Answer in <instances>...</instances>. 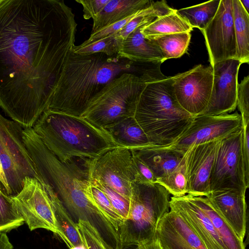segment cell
Segmentation results:
<instances>
[{
	"label": "cell",
	"mask_w": 249,
	"mask_h": 249,
	"mask_svg": "<svg viewBox=\"0 0 249 249\" xmlns=\"http://www.w3.org/2000/svg\"><path fill=\"white\" fill-rule=\"evenodd\" d=\"M77 25L63 0L0 3V107L23 128L48 109Z\"/></svg>",
	"instance_id": "cell-1"
},
{
	"label": "cell",
	"mask_w": 249,
	"mask_h": 249,
	"mask_svg": "<svg viewBox=\"0 0 249 249\" xmlns=\"http://www.w3.org/2000/svg\"><path fill=\"white\" fill-rule=\"evenodd\" d=\"M133 62L103 53L72 50L63 67L48 109L81 117L90 101L109 82L135 69Z\"/></svg>",
	"instance_id": "cell-2"
},
{
	"label": "cell",
	"mask_w": 249,
	"mask_h": 249,
	"mask_svg": "<svg viewBox=\"0 0 249 249\" xmlns=\"http://www.w3.org/2000/svg\"><path fill=\"white\" fill-rule=\"evenodd\" d=\"M47 148L61 162L98 157L119 147L110 135L84 119L48 109L33 127Z\"/></svg>",
	"instance_id": "cell-3"
},
{
	"label": "cell",
	"mask_w": 249,
	"mask_h": 249,
	"mask_svg": "<svg viewBox=\"0 0 249 249\" xmlns=\"http://www.w3.org/2000/svg\"><path fill=\"white\" fill-rule=\"evenodd\" d=\"M173 82L172 76L147 82L137 103L134 118L150 144L170 145L195 118L178 102Z\"/></svg>",
	"instance_id": "cell-4"
},
{
	"label": "cell",
	"mask_w": 249,
	"mask_h": 249,
	"mask_svg": "<svg viewBox=\"0 0 249 249\" xmlns=\"http://www.w3.org/2000/svg\"><path fill=\"white\" fill-rule=\"evenodd\" d=\"M159 77V69L153 64L140 76L129 72L122 73L107 84L90 101L81 117L104 130L134 117L146 82Z\"/></svg>",
	"instance_id": "cell-5"
},
{
	"label": "cell",
	"mask_w": 249,
	"mask_h": 249,
	"mask_svg": "<svg viewBox=\"0 0 249 249\" xmlns=\"http://www.w3.org/2000/svg\"><path fill=\"white\" fill-rule=\"evenodd\" d=\"M170 195L158 183H132L128 217L120 229L122 248L156 236L159 221L170 211Z\"/></svg>",
	"instance_id": "cell-6"
},
{
	"label": "cell",
	"mask_w": 249,
	"mask_h": 249,
	"mask_svg": "<svg viewBox=\"0 0 249 249\" xmlns=\"http://www.w3.org/2000/svg\"><path fill=\"white\" fill-rule=\"evenodd\" d=\"M23 127L0 113V160L9 186L10 196L22 189L26 177L39 178L25 146Z\"/></svg>",
	"instance_id": "cell-7"
},
{
	"label": "cell",
	"mask_w": 249,
	"mask_h": 249,
	"mask_svg": "<svg viewBox=\"0 0 249 249\" xmlns=\"http://www.w3.org/2000/svg\"><path fill=\"white\" fill-rule=\"evenodd\" d=\"M84 161L85 169L89 178L107 185L130 200L137 172L128 148L119 146Z\"/></svg>",
	"instance_id": "cell-8"
},
{
	"label": "cell",
	"mask_w": 249,
	"mask_h": 249,
	"mask_svg": "<svg viewBox=\"0 0 249 249\" xmlns=\"http://www.w3.org/2000/svg\"><path fill=\"white\" fill-rule=\"evenodd\" d=\"M243 128L220 140L210 178V191L246 192L242 152Z\"/></svg>",
	"instance_id": "cell-9"
},
{
	"label": "cell",
	"mask_w": 249,
	"mask_h": 249,
	"mask_svg": "<svg viewBox=\"0 0 249 249\" xmlns=\"http://www.w3.org/2000/svg\"><path fill=\"white\" fill-rule=\"evenodd\" d=\"M11 197L30 231L44 229L59 235L52 201L38 179L25 178L22 189Z\"/></svg>",
	"instance_id": "cell-10"
},
{
	"label": "cell",
	"mask_w": 249,
	"mask_h": 249,
	"mask_svg": "<svg viewBox=\"0 0 249 249\" xmlns=\"http://www.w3.org/2000/svg\"><path fill=\"white\" fill-rule=\"evenodd\" d=\"M173 78V87L179 105L194 117L206 110L210 98L213 82L211 66L198 65Z\"/></svg>",
	"instance_id": "cell-11"
},
{
	"label": "cell",
	"mask_w": 249,
	"mask_h": 249,
	"mask_svg": "<svg viewBox=\"0 0 249 249\" xmlns=\"http://www.w3.org/2000/svg\"><path fill=\"white\" fill-rule=\"evenodd\" d=\"M243 128L240 114L200 115L173 144L171 148L185 154L194 145L223 139Z\"/></svg>",
	"instance_id": "cell-12"
},
{
	"label": "cell",
	"mask_w": 249,
	"mask_h": 249,
	"mask_svg": "<svg viewBox=\"0 0 249 249\" xmlns=\"http://www.w3.org/2000/svg\"><path fill=\"white\" fill-rule=\"evenodd\" d=\"M211 66L229 59H237L232 16V0H220L217 12L202 31Z\"/></svg>",
	"instance_id": "cell-13"
},
{
	"label": "cell",
	"mask_w": 249,
	"mask_h": 249,
	"mask_svg": "<svg viewBox=\"0 0 249 249\" xmlns=\"http://www.w3.org/2000/svg\"><path fill=\"white\" fill-rule=\"evenodd\" d=\"M242 63L229 59L213 66V82L208 106L201 115H218L230 113L237 107L238 74Z\"/></svg>",
	"instance_id": "cell-14"
},
{
	"label": "cell",
	"mask_w": 249,
	"mask_h": 249,
	"mask_svg": "<svg viewBox=\"0 0 249 249\" xmlns=\"http://www.w3.org/2000/svg\"><path fill=\"white\" fill-rule=\"evenodd\" d=\"M220 140L194 145L186 151L187 194L206 196L211 192L210 178Z\"/></svg>",
	"instance_id": "cell-15"
},
{
	"label": "cell",
	"mask_w": 249,
	"mask_h": 249,
	"mask_svg": "<svg viewBox=\"0 0 249 249\" xmlns=\"http://www.w3.org/2000/svg\"><path fill=\"white\" fill-rule=\"evenodd\" d=\"M246 192L236 189L217 190L211 191L206 196L243 241L247 229Z\"/></svg>",
	"instance_id": "cell-16"
},
{
	"label": "cell",
	"mask_w": 249,
	"mask_h": 249,
	"mask_svg": "<svg viewBox=\"0 0 249 249\" xmlns=\"http://www.w3.org/2000/svg\"><path fill=\"white\" fill-rule=\"evenodd\" d=\"M156 237L163 249H207L187 222L171 210L159 221Z\"/></svg>",
	"instance_id": "cell-17"
},
{
	"label": "cell",
	"mask_w": 249,
	"mask_h": 249,
	"mask_svg": "<svg viewBox=\"0 0 249 249\" xmlns=\"http://www.w3.org/2000/svg\"><path fill=\"white\" fill-rule=\"evenodd\" d=\"M170 210L176 212L187 222L207 249H227L210 219L188 194L171 197Z\"/></svg>",
	"instance_id": "cell-18"
},
{
	"label": "cell",
	"mask_w": 249,
	"mask_h": 249,
	"mask_svg": "<svg viewBox=\"0 0 249 249\" xmlns=\"http://www.w3.org/2000/svg\"><path fill=\"white\" fill-rule=\"evenodd\" d=\"M128 148L133 155L150 168L157 179L173 171L180 163L186 153L173 149L169 145L152 144Z\"/></svg>",
	"instance_id": "cell-19"
},
{
	"label": "cell",
	"mask_w": 249,
	"mask_h": 249,
	"mask_svg": "<svg viewBox=\"0 0 249 249\" xmlns=\"http://www.w3.org/2000/svg\"><path fill=\"white\" fill-rule=\"evenodd\" d=\"M144 25L122 40L117 57L142 63L163 62L159 47L153 40L146 38L142 34L141 30Z\"/></svg>",
	"instance_id": "cell-20"
},
{
	"label": "cell",
	"mask_w": 249,
	"mask_h": 249,
	"mask_svg": "<svg viewBox=\"0 0 249 249\" xmlns=\"http://www.w3.org/2000/svg\"><path fill=\"white\" fill-rule=\"evenodd\" d=\"M152 2L149 0H110L93 19L91 34L132 15L149 6Z\"/></svg>",
	"instance_id": "cell-21"
},
{
	"label": "cell",
	"mask_w": 249,
	"mask_h": 249,
	"mask_svg": "<svg viewBox=\"0 0 249 249\" xmlns=\"http://www.w3.org/2000/svg\"><path fill=\"white\" fill-rule=\"evenodd\" d=\"M189 195L193 202L210 219L227 249H245L243 241L238 237L226 221L213 208L206 196Z\"/></svg>",
	"instance_id": "cell-22"
},
{
	"label": "cell",
	"mask_w": 249,
	"mask_h": 249,
	"mask_svg": "<svg viewBox=\"0 0 249 249\" xmlns=\"http://www.w3.org/2000/svg\"><path fill=\"white\" fill-rule=\"evenodd\" d=\"M193 28L173 9L144 24L142 33L149 39L172 34L191 32Z\"/></svg>",
	"instance_id": "cell-23"
},
{
	"label": "cell",
	"mask_w": 249,
	"mask_h": 249,
	"mask_svg": "<svg viewBox=\"0 0 249 249\" xmlns=\"http://www.w3.org/2000/svg\"><path fill=\"white\" fill-rule=\"evenodd\" d=\"M105 130L119 146L131 148L150 144L134 117L127 118Z\"/></svg>",
	"instance_id": "cell-24"
},
{
	"label": "cell",
	"mask_w": 249,
	"mask_h": 249,
	"mask_svg": "<svg viewBox=\"0 0 249 249\" xmlns=\"http://www.w3.org/2000/svg\"><path fill=\"white\" fill-rule=\"evenodd\" d=\"M232 16L236 44L237 58L242 63L249 62V15L239 0H232Z\"/></svg>",
	"instance_id": "cell-25"
},
{
	"label": "cell",
	"mask_w": 249,
	"mask_h": 249,
	"mask_svg": "<svg viewBox=\"0 0 249 249\" xmlns=\"http://www.w3.org/2000/svg\"><path fill=\"white\" fill-rule=\"evenodd\" d=\"M220 0H213L177 10V13L193 28L202 31L212 21L218 9Z\"/></svg>",
	"instance_id": "cell-26"
},
{
	"label": "cell",
	"mask_w": 249,
	"mask_h": 249,
	"mask_svg": "<svg viewBox=\"0 0 249 249\" xmlns=\"http://www.w3.org/2000/svg\"><path fill=\"white\" fill-rule=\"evenodd\" d=\"M190 32H182L155 37L153 40L159 47L163 61L180 57L186 53L191 39Z\"/></svg>",
	"instance_id": "cell-27"
},
{
	"label": "cell",
	"mask_w": 249,
	"mask_h": 249,
	"mask_svg": "<svg viewBox=\"0 0 249 249\" xmlns=\"http://www.w3.org/2000/svg\"><path fill=\"white\" fill-rule=\"evenodd\" d=\"M122 40L111 35L91 42L84 41L73 48V52L80 54H90L96 53H103L112 56L116 55L121 45Z\"/></svg>",
	"instance_id": "cell-28"
},
{
	"label": "cell",
	"mask_w": 249,
	"mask_h": 249,
	"mask_svg": "<svg viewBox=\"0 0 249 249\" xmlns=\"http://www.w3.org/2000/svg\"><path fill=\"white\" fill-rule=\"evenodd\" d=\"M186 155V152L180 163L173 171L157 178L156 181L173 196H181L187 193L185 176Z\"/></svg>",
	"instance_id": "cell-29"
},
{
	"label": "cell",
	"mask_w": 249,
	"mask_h": 249,
	"mask_svg": "<svg viewBox=\"0 0 249 249\" xmlns=\"http://www.w3.org/2000/svg\"><path fill=\"white\" fill-rule=\"evenodd\" d=\"M24 223L11 197L0 193V231L7 232Z\"/></svg>",
	"instance_id": "cell-30"
},
{
	"label": "cell",
	"mask_w": 249,
	"mask_h": 249,
	"mask_svg": "<svg viewBox=\"0 0 249 249\" xmlns=\"http://www.w3.org/2000/svg\"><path fill=\"white\" fill-rule=\"evenodd\" d=\"M89 189L92 198L99 209L110 222L120 234L124 219L117 212L104 193L89 178Z\"/></svg>",
	"instance_id": "cell-31"
},
{
	"label": "cell",
	"mask_w": 249,
	"mask_h": 249,
	"mask_svg": "<svg viewBox=\"0 0 249 249\" xmlns=\"http://www.w3.org/2000/svg\"><path fill=\"white\" fill-rule=\"evenodd\" d=\"M106 195L112 205L124 220L128 218L130 209V200L122 196L109 186L89 177Z\"/></svg>",
	"instance_id": "cell-32"
},
{
	"label": "cell",
	"mask_w": 249,
	"mask_h": 249,
	"mask_svg": "<svg viewBox=\"0 0 249 249\" xmlns=\"http://www.w3.org/2000/svg\"><path fill=\"white\" fill-rule=\"evenodd\" d=\"M77 230L86 249H107L97 231L88 222L79 220Z\"/></svg>",
	"instance_id": "cell-33"
},
{
	"label": "cell",
	"mask_w": 249,
	"mask_h": 249,
	"mask_svg": "<svg viewBox=\"0 0 249 249\" xmlns=\"http://www.w3.org/2000/svg\"><path fill=\"white\" fill-rule=\"evenodd\" d=\"M237 107L240 112L242 125H249V75L238 84Z\"/></svg>",
	"instance_id": "cell-34"
},
{
	"label": "cell",
	"mask_w": 249,
	"mask_h": 249,
	"mask_svg": "<svg viewBox=\"0 0 249 249\" xmlns=\"http://www.w3.org/2000/svg\"><path fill=\"white\" fill-rule=\"evenodd\" d=\"M110 0H76L83 7V18L94 19L103 10Z\"/></svg>",
	"instance_id": "cell-35"
},
{
	"label": "cell",
	"mask_w": 249,
	"mask_h": 249,
	"mask_svg": "<svg viewBox=\"0 0 249 249\" xmlns=\"http://www.w3.org/2000/svg\"><path fill=\"white\" fill-rule=\"evenodd\" d=\"M132 157L137 172L136 181L145 183H156L157 178L150 168L138 157L133 154Z\"/></svg>",
	"instance_id": "cell-36"
},
{
	"label": "cell",
	"mask_w": 249,
	"mask_h": 249,
	"mask_svg": "<svg viewBox=\"0 0 249 249\" xmlns=\"http://www.w3.org/2000/svg\"><path fill=\"white\" fill-rule=\"evenodd\" d=\"M249 125L243 126L242 152L245 180L249 186Z\"/></svg>",
	"instance_id": "cell-37"
},
{
	"label": "cell",
	"mask_w": 249,
	"mask_h": 249,
	"mask_svg": "<svg viewBox=\"0 0 249 249\" xmlns=\"http://www.w3.org/2000/svg\"><path fill=\"white\" fill-rule=\"evenodd\" d=\"M138 246L139 249H163L156 235L152 240L140 244Z\"/></svg>",
	"instance_id": "cell-38"
},
{
	"label": "cell",
	"mask_w": 249,
	"mask_h": 249,
	"mask_svg": "<svg viewBox=\"0 0 249 249\" xmlns=\"http://www.w3.org/2000/svg\"><path fill=\"white\" fill-rule=\"evenodd\" d=\"M0 187L2 192L10 196V192L0 160Z\"/></svg>",
	"instance_id": "cell-39"
},
{
	"label": "cell",
	"mask_w": 249,
	"mask_h": 249,
	"mask_svg": "<svg viewBox=\"0 0 249 249\" xmlns=\"http://www.w3.org/2000/svg\"><path fill=\"white\" fill-rule=\"evenodd\" d=\"M13 249V245L10 242L6 232L0 231V249Z\"/></svg>",
	"instance_id": "cell-40"
},
{
	"label": "cell",
	"mask_w": 249,
	"mask_h": 249,
	"mask_svg": "<svg viewBox=\"0 0 249 249\" xmlns=\"http://www.w3.org/2000/svg\"><path fill=\"white\" fill-rule=\"evenodd\" d=\"M242 7L249 13V0H239Z\"/></svg>",
	"instance_id": "cell-41"
},
{
	"label": "cell",
	"mask_w": 249,
	"mask_h": 249,
	"mask_svg": "<svg viewBox=\"0 0 249 249\" xmlns=\"http://www.w3.org/2000/svg\"><path fill=\"white\" fill-rule=\"evenodd\" d=\"M122 249H139V248L137 245H130L124 247Z\"/></svg>",
	"instance_id": "cell-42"
},
{
	"label": "cell",
	"mask_w": 249,
	"mask_h": 249,
	"mask_svg": "<svg viewBox=\"0 0 249 249\" xmlns=\"http://www.w3.org/2000/svg\"><path fill=\"white\" fill-rule=\"evenodd\" d=\"M71 249H86L84 246L74 247Z\"/></svg>",
	"instance_id": "cell-43"
},
{
	"label": "cell",
	"mask_w": 249,
	"mask_h": 249,
	"mask_svg": "<svg viewBox=\"0 0 249 249\" xmlns=\"http://www.w3.org/2000/svg\"><path fill=\"white\" fill-rule=\"evenodd\" d=\"M3 193L0 187V193Z\"/></svg>",
	"instance_id": "cell-44"
},
{
	"label": "cell",
	"mask_w": 249,
	"mask_h": 249,
	"mask_svg": "<svg viewBox=\"0 0 249 249\" xmlns=\"http://www.w3.org/2000/svg\"><path fill=\"white\" fill-rule=\"evenodd\" d=\"M2 1V0H0V3Z\"/></svg>",
	"instance_id": "cell-45"
}]
</instances>
